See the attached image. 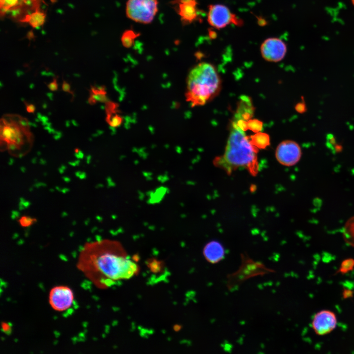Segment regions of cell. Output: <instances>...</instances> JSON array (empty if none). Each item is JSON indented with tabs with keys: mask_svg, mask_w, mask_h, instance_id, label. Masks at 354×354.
Wrapping results in <instances>:
<instances>
[{
	"mask_svg": "<svg viewBox=\"0 0 354 354\" xmlns=\"http://www.w3.org/2000/svg\"><path fill=\"white\" fill-rule=\"evenodd\" d=\"M76 267L95 287L106 289L137 274L139 267L119 241L87 242L80 249Z\"/></svg>",
	"mask_w": 354,
	"mask_h": 354,
	"instance_id": "cell-1",
	"label": "cell"
},
{
	"mask_svg": "<svg viewBox=\"0 0 354 354\" xmlns=\"http://www.w3.org/2000/svg\"><path fill=\"white\" fill-rule=\"evenodd\" d=\"M213 163L228 175L239 168L246 169L253 176L258 174L256 150L239 125L238 120L232 123L224 154L216 157Z\"/></svg>",
	"mask_w": 354,
	"mask_h": 354,
	"instance_id": "cell-2",
	"label": "cell"
},
{
	"mask_svg": "<svg viewBox=\"0 0 354 354\" xmlns=\"http://www.w3.org/2000/svg\"><path fill=\"white\" fill-rule=\"evenodd\" d=\"M220 83L212 64L205 62L197 64L190 70L186 79V101L193 107L204 105L218 93Z\"/></svg>",
	"mask_w": 354,
	"mask_h": 354,
	"instance_id": "cell-3",
	"label": "cell"
},
{
	"mask_svg": "<svg viewBox=\"0 0 354 354\" xmlns=\"http://www.w3.org/2000/svg\"><path fill=\"white\" fill-rule=\"evenodd\" d=\"M157 0H128L126 4V16L141 24L150 23L158 12Z\"/></svg>",
	"mask_w": 354,
	"mask_h": 354,
	"instance_id": "cell-4",
	"label": "cell"
},
{
	"mask_svg": "<svg viewBox=\"0 0 354 354\" xmlns=\"http://www.w3.org/2000/svg\"><path fill=\"white\" fill-rule=\"evenodd\" d=\"M207 20L211 27L217 29H221L231 24L237 26L243 24V21L233 13L229 8L220 4L209 5Z\"/></svg>",
	"mask_w": 354,
	"mask_h": 354,
	"instance_id": "cell-5",
	"label": "cell"
},
{
	"mask_svg": "<svg viewBox=\"0 0 354 354\" xmlns=\"http://www.w3.org/2000/svg\"><path fill=\"white\" fill-rule=\"evenodd\" d=\"M74 301L73 291L66 285L55 286L49 292V304L56 311L61 312L68 310L73 305Z\"/></svg>",
	"mask_w": 354,
	"mask_h": 354,
	"instance_id": "cell-6",
	"label": "cell"
},
{
	"mask_svg": "<svg viewBox=\"0 0 354 354\" xmlns=\"http://www.w3.org/2000/svg\"><path fill=\"white\" fill-rule=\"evenodd\" d=\"M302 152L299 145L292 140H285L277 146L275 157L277 161L285 166L296 164L301 157Z\"/></svg>",
	"mask_w": 354,
	"mask_h": 354,
	"instance_id": "cell-7",
	"label": "cell"
},
{
	"mask_svg": "<svg viewBox=\"0 0 354 354\" xmlns=\"http://www.w3.org/2000/svg\"><path fill=\"white\" fill-rule=\"evenodd\" d=\"M337 324L336 314L329 310H322L316 313L311 323L312 329L319 336L330 333L335 329Z\"/></svg>",
	"mask_w": 354,
	"mask_h": 354,
	"instance_id": "cell-8",
	"label": "cell"
},
{
	"mask_svg": "<svg viewBox=\"0 0 354 354\" xmlns=\"http://www.w3.org/2000/svg\"><path fill=\"white\" fill-rule=\"evenodd\" d=\"M262 56L266 60L276 62L281 61L287 53V46L281 39L268 38L262 43L260 47Z\"/></svg>",
	"mask_w": 354,
	"mask_h": 354,
	"instance_id": "cell-9",
	"label": "cell"
},
{
	"mask_svg": "<svg viewBox=\"0 0 354 354\" xmlns=\"http://www.w3.org/2000/svg\"><path fill=\"white\" fill-rule=\"evenodd\" d=\"M177 12L183 24H190L198 17L197 0H174Z\"/></svg>",
	"mask_w": 354,
	"mask_h": 354,
	"instance_id": "cell-10",
	"label": "cell"
},
{
	"mask_svg": "<svg viewBox=\"0 0 354 354\" xmlns=\"http://www.w3.org/2000/svg\"><path fill=\"white\" fill-rule=\"evenodd\" d=\"M225 251L223 245L218 241L211 240L206 244L203 249L206 260L210 263L216 264L224 259Z\"/></svg>",
	"mask_w": 354,
	"mask_h": 354,
	"instance_id": "cell-11",
	"label": "cell"
},
{
	"mask_svg": "<svg viewBox=\"0 0 354 354\" xmlns=\"http://www.w3.org/2000/svg\"><path fill=\"white\" fill-rule=\"evenodd\" d=\"M343 239L349 245L354 247V216L346 222L342 232Z\"/></svg>",
	"mask_w": 354,
	"mask_h": 354,
	"instance_id": "cell-12",
	"label": "cell"
},
{
	"mask_svg": "<svg viewBox=\"0 0 354 354\" xmlns=\"http://www.w3.org/2000/svg\"><path fill=\"white\" fill-rule=\"evenodd\" d=\"M45 17V13L36 10L35 12L29 15L28 22L32 28H36L43 25Z\"/></svg>",
	"mask_w": 354,
	"mask_h": 354,
	"instance_id": "cell-13",
	"label": "cell"
},
{
	"mask_svg": "<svg viewBox=\"0 0 354 354\" xmlns=\"http://www.w3.org/2000/svg\"><path fill=\"white\" fill-rule=\"evenodd\" d=\"M354 268V259L351 258H347L341 262L337 272L341 274H346L353 270Z\"/></svg>",
	"mask_w": 354,
	"mask_h": 354,
	"instance_id": "cell-14",
	"label": "cell"
},
{
	"mask_svg": "<svg viewBox=\"0 0 354 354\" xmlns=\"http://www.w3.org/2000/svg\"><path fill=\"white\" fill-rule=\"evenodd\" d=\"M136 35L133 31H126L122 36V44L126 47H130L133 44Z\"/></svg>",
	"mask_w": 354,
	"mask_h": 354,
	"instance_id": "cell-15",
	"label": "cell"
},
{
	"mask_svg": "<svg viewBox=\"0 0 354 354\" xmlns=\"http://www.w3.org/2000/svg\"><path fill=\"white\" fill-rule=\"evenodd\" d=\"M18 221L21 227L29 228L34 224L37 220L34 217L25 215L21 216Z\"/></svg>",
	"mask_w": 354,
	"mask_h": 354,
	"instance_id": "cell-16",
	"label": "cell"
},
{
	"mask_svg": "<svg viewBox=\"0 0 354 354\" xmlns=\"http://www.w3.org/2000/svg\"><path fill=\"white\" fill-rule=\"evenodd\" d=\"M20 0H5L4 5L0 8V16L2 17L12 7L18 5Z\"/></svg>",
	"mask_w": 354,
	"mask_h": 354,
	"instance_id": "cell-17",
	"label": "cell"
},
{
	"mask_svg": "<svg viewBox=\"0 0 354 354\" xmlns=\"http://www.w3.org/2000/svg\"><path fill=\"white\" fill-rule=\"evenodd\" d=\"M354 292L349 289L344 288L342 291V297L343 299H348L353 297Z\"/></svg>",
	"mask_w": 354,
	"mask_h": 354,
	"instance_id": "cell-18",
	"label": "cell"
},
{
	"mask_svg": "<svg viewBox=\"0 0 354 354\" xmlns=\"http://www.w3.org/2000/svg\"><path fill=\"white\" fill-rule=\"evenodd\" d=\"M91 98L96 101H104L106 100L105 96L104 94L100 93H93L91 95Z\"/></svg>",
	"mask_w": 354,
	"mask_h": 354,
	"instance_id": "cell-19",
	"label": "cell"
},
{
	"mask_svg": "<svg viewBox=\"0 0 354 354\" xmlns=\"http://www.w3.org/2000/svg\"><path fill=\"white\" fill-rule=\"evenodd\" d=\"M1 327L2 330L6 333H8L11 331V325L6 322H3L1 323Z\"/></svg>",
	"mask_w": 354,
	"mask_h": 354,
	"instance_id": "cell-20",
	"label": "cell"
},
{
	"mask_svg": "<svg viewBox=\"0 0 354 354\" xmlns=\"http://www.w3.org/2000/svg\"><path fill=\"white\" fill-rule=\"evenodd\" d=\"M48 88L52 91L57 90L58 89V84L56 79H54L53 81L48 85Z\"/></svg>",
	"mask_w": 354,
	"mask_h": 354,
	"instance_id": "cell-21",
	"label": "cell"
},
{
	"mask_svg": "<svg viewBox=\"0 0 354 354\" xmlns=\"http://www.w3.org/2000/svg\"><path fill=\"white\" fill-rule=\"evenodd\" d=\"M62 89L65 92H68L73 94V93L70 91V85L64 81H63L62 85Z\"/></svg>",
	"mask_w": 354,
	"mask_h": 354,
	"instance_id": "cell-22",
	"label": "cell"
},
{
	"mask_svg": "<svg viewBox=\"0 0 354 354\" xmlns=\"http://www.w3.org/2000/svg\"><path fill=\"white\" fill-rule=\"evenodd\" d=\"M27 111L29 113H33L35 110V107L32 104L27 105Z\"/></svg>",
	"mask_w": 354,
	"mask_h": 354,
	"instance_id": "cell-23",
	"label": "cell"
},
{
	"mask_svg": "<svg viewBox=\"0 0 354 354\" xmlns=\"http://www.w3.org/2000/svg\"><path fill=\"white\" fill-rule=\"evenodd\" d=\"M19 123L22 126H24V127H26L28 125H29L28 122H27V121H25L24 119L20 120L19 121Z\"/></svg>",
	"mask_w": 354,
	"mask_h": 354,
	"instance_id": "cell-24",
	"label": "cell"
},
{
	"mask_svg": "<svg viewBox=\"0 0 354 354\" xmlns=\"http://www.w3.org/2000/svg\"><path fill=\"white\" fill-rule=\"evenodd\" d=\"M5 0H0V8H1L4 4Z\"/></svg>",
	"mask_w": 354,
	"mask_h": 354,
	"instance_id": "cell-25",
	"label": "cell"
},
{
	"mask_svg": "<svg viewBox=\"0 0 354 354\" xmlns=\"http://www.w3.org/2000/svg\"><path fill=\"white\" fill-rule=\"evenodd\" d=\"M47 95L51 100H53V94L52 93L48 92Z\"/></svg>",
	"mask_w": 354,
	"mask_h": 354,
	"instance_id": "cell-26",
	"label": "cell"
},
{
	"mask_svg": "<svg viewBox=\"0 0 354 354\" xmlns=\"http://www.w3.org/2000/svg\"><path fill=\"white\" fill-rule=\"evenodd\" d=\"M23 73L21 71H17L16 73L17 76L18 77H20L21 75H22Z\"/></svg>",
	"mask_w": 354,
	"mask_h": 354,
	"instance_id": "cell-27",
	"label": "cell"
},
{
	"mask_svg": "<svg viewBox=\"0 0 354 354\" xmlns=\"http://www.w3.org/2000/svg\"><path fill=\"white\" fill-rule=\"evenodd\" d=\"M72 124H73L74 125H75V126H77L78 125V124H77V123H76V122L75 120H72Z\"/></svg>",
	"mask_w": 354,
	"mask_h": 354,
	"instance_id": "cell-28",
	"label": "cell"
},
{
	"mask_svg": "<svg viewBox=\"0 0 354 354\" xmlns=\"http://www.w3.org/2000/svg\"><path fill=\"white\" fill-rule=\"evenodd\" d=\"M47 106V105L46 103L43 104V108H44V109L46 108Z\"/></svg>",
	"mask_w": 354,
	"mask_h": 354,
	"instance_id": "cell-29",
	"label": "cell"
},
{
	"mask_svg": "<svg viewBox=\"0 0 354 354\" xmlns=\"http://www.w3.org/2000/svg\"><path fill=\"white\" fill-rule=\"evenodd\" d=\"M33 87H34V85H33V84H31L30 85V88H33Z\"/></svg>",
	"mask_w": 354,
	"mask_h": 354,
	"instance_id": "cell-30",
	"label": "cell"
},
{
	"mask_svg": "<svg viewBox=\"0 0 354 354\" xmlns=\"http://www.w3.org/2000/svg\"><path fill=\"white\" fill-rule=\"evenodd\" d=\"M66 126L67 127L69 126V122L68 121L66 122Z\"/></svg>",
	"mask_w": 354,
	"mask_h": 354,
	"instance_id": "cell-31",
	"label": "cell"
},
{
	"mask_svg": "<svg viewBox=\"0 0 354 354\" xmlns=\"http://www.w3.org/2000/svg\"><path fill=\"white\" fill-rule=\"evenodd\" d=\"M32 126H34V127H36V125L35 123H32Z\"/></svg>",
	"mask_w": 354,
	"mask_h": 354,
	"instance_id": "cell-32",
	"label": "cell"
},
{
	"mask_svg": "<svg viewBox=\"0 0 354 354\" xmlns=\"http://www.w3.org/2000/svg\"><path fill=\"white\" fill-rule=\"evenodd\" d=\"M353 3L354 4V0H352Z\"/></svg>",
	"mask_w": 354,
	"mask_h": 354,
	"instance_id": "cell-33",
	"label": "cell"
},
{
	"mask_svg": "<svg viewBox=\"0 0 354 354\" xmlns=\"http://www.w3.org/2000/svg\"></svg>",
	"mask_w": 354,
	"mask_h": 354,
	"instance_id": "cell-34",
	"label": "cell"
}]
</instances>
